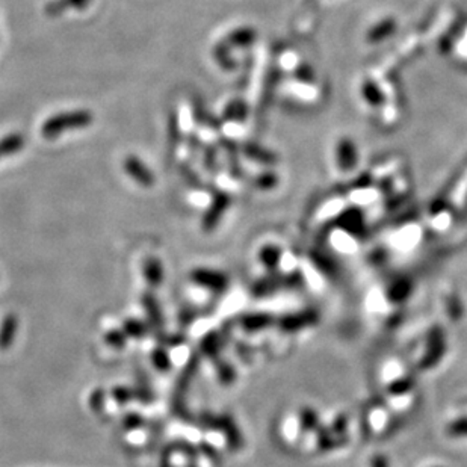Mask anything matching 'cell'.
I'll list each match as a JSON object with an SVG mask.
<instances>
[{
    "label": "cell",
    "mask_w": 467,
    "mask_h": 467,
    "mask_svg": "<svg viewBox=\"0 0 467 467\" xmlns=\"http://www.w3.org/2000/svg\"><path fill=\"white\" fill-rule=\"evenodd\" d=\"M94 117L88 109H76L69 112H61L45 120L41 126V135L45 139H53L62 135L67 130L88 127Z\"/></svg>",
    "instance_id": "1"
},
{
    "label": "cell",
    "mask_w": 467,
    "mask_h": 467,
    "mask_svg": "<svg viewBox=\"0 0 467 467\" xmlns=\"http://www.w3.org/2000/svg\"><path fill=\"white\" fill-rule=\"evenodd\" d=\"M256 40V31L251 27H239V29L229 34L226 38H222L213 49V59L218 62L224 71H231L236 67V62L230 56L231 49L247 48Z\"/></svg>",
    "instance_id": "2"
},
{
    "label": "cell",
    "mask_w": 467,
    "mask_h": 467,
    "mask_svg": "<svg viewBox=\"0 0 467 467\" xmlns=\"http://www.w3.org/2000/svg\"><path fill=\"white\" fill-rule=\"evenodd\" d=\"M199 364H200V359L199 356H191L188 364H186L183 372L180 373V377L179 380H177V386H175V390H174V399H173V408H174V412L177 415H180V416H186V412H185V394H186V390H188L189 385H191V381L195 375V372L199 371Z\"/></svg>",
    "instance_id": "3"
},
{
    "label": "cell",
    "mask_w": 467,
    "mask_h": 467,
    "mask_svg": "<svg viewBox=\"0 0 467 467\" xmlns=\"http://www.w3.org/2000/svg\"><path fill=\"white\" fill-rule=\"evenodd\" d=\"M203 425H206L209 428H215V429H220V431L224 433V436H226L227 438V443H229V447L231 451H238L242 447V443H244V440H242V436L239 433V429L238 426L235 425V422H233V419L230 416H218V417H215L212 415H203Z\"/></svg>",
    "instance_id": "4"
},
{
    "label": "cell",
    "mask_w": 467,
    "mask_h": 467,
    "mask_svg": "<svg viewBox=\"0 0 467 467\" xmlns=\"http://www.w3.org/2000/svg\"><path fill=\"white\" fill-rule=\"evenodd\" d=\"M230 201H231L230 195L226 192H217L213 195L212 204L209 206L208 212L204 213L203 221H201V226L204 231H212L217 229L224 212H226L230 206Z\"/></svg>",
    "instance_id": "5"
},
{
    "label": "cell",
    "mask_w": 467,
    "mask_h": 467,
    "mask_svg": "<svg viewBox=\"0 0 467 467\" xmlns=\"http://www.w3.org/2000/svg\"><path fill=\"white\" fill-rule=\"evenodd\" d=\"M191 277L197 285L206 287V289H210V291H215V292L226 291L229 286V278L222 273H218V271L195 269Z\"/></svg>",
    "instance_id": "6"
},
{
    "label": "cell",
    "mask_w": 467,
    "mask_h": 467,
    "mask_svg": "<svg viewBox=\"0 0 467 467\" xmlns=\"http://www.w3.org/2000/svg\"><path fill=\"white\" fill-rule=\"evenodd\" d=\"M336 161L342 171H351L357 164L356 145L348 138H343L336 145Z\"/></svg>",
    "instance_id": "7"
},
{
    "label": "cell",
    "mask_w": 467,
    "mask_h": 467,
    "mask_svg": "<svg viewBox=\"0 0 467 467\" xmlns=\"http://www.w3.org/2000/svg\"><path fill=\"white\" fill-rule=\"evenodd\" d=\"M124 171L132 177V179L143 185V186H152L155 183V177L153 173L148 170V168L139 161L136 156H129L124 161Z\"/></svg>",
    "instance_id": "8"
},
{
    "label": "cell",
    "mask_w": 467,
    "mask_h": 467,
    "mask_svg": "<svg viewBox=\"0 0 467 467\" xmlns=\"http://www.w3.org/2000/svg\"><path fill=\"white\" fill-rule=\"evenodd\" d=\"M91 2L92 0H50V2L44 6V13L49 17H58L70 11V9L83 11Z\"/></svg>",
    "instance_id": "9"
},
{
    "label": "cell",
    "mask_w": 467,
    "mask_h": 467,
    "mask_svg": "<svg viewBox=\"0 0 467 467\" xmlns=\"http://www.w3.org/2000/svg\"><path fill=\"white\" fill-rule=\"evenodd\" d=\"M443 334L440 330H433L431 334L428 336V345H426V354L424 357V364L425 366H433V364L437 361V359L442 356L443 352Z\"/></svg>",
    "instance_id": "10"
},
{
    "label": "cell",
    "mask_w": 467,
    "mask_h": 467,
    "mask_svg": "<svg viewBox=\"0 0 467 467\" xmlns=\"http://www.w3.org/2000/svg\"><path fill=\"white\" fill-rule=\"evenodd\" d=\"M143 306L145 307L147 310V316H148V322L153 326V329L161 334L162 329H164V317L161 313V307H159L156 298L153 294L147 292L143 295Z\"/></svg>",
    "instance_id": "11"
},
{
    "label": "cell",
    "mask_w": 467,
    "mask_h": 467,
    "mask_svg": "<svg viewBox=\"0 0 467 467\" xmlns=\"http://www.w3.org/2000/svg\"><path fill=\"white\" fill-rule=\"evenodd\" d=\"M18 319L15 315H6L0 325V351H6L15 340Z\"/></svg>",
    "instance_id": "12"
},
{
    "label": "cell",
    "mask_w": 467,
    "mask_h": 467,
    "mask_svg": "<svg viewBox=\"0 0 467 467\" xmlns=\"http://www.w3.org/2000/svg\"><path fill=\"white\" fill-rule=\"evenodd\" d=\"M144 277L152 287H157L161 285L164 280V268L161 260L156 257H148L144 261Z\"/></svg>",
    "instance_id": "13"
},
{
    "label": "cell",
    "mask_w": 467,
    "mask_h": 467,
    "mask_svg": "<svg viewBox=\"0 0 467 467\" xmlns=\"http://www.w3.org/2000/svg\"><path fill=\"white\" fill-rule=\"evenodd\" d=\"M396 29V22L391 20V18H387V20H381L375 26L371 27V31L368 34V40L371 43H378L382 41L387 36L395 32Z\"/></svg>",
    "instance_id": "14"
},
{
    "label": "cell",
    "mask_w": 467,
    "mask_h": 467,
    "mask_svg": "<svg viewBox=\"0 0 467 467\" xmlns=\"http://www.w3.org/2000/svg\"><path fill=\"white\" fill-rule=\"evenodd\" d=\"M242 150H244V155L248 157V159H253V161L259 162V164H266V165H271V164H274L277 161V157L274 156V153H271L268 152L266 148L264 147H260L257 144H245L244 147H242Z\"/></svg>",
    "instance_id": "15"
},
{
    "label": "cell",
    "mask_w": 467,
    "mask_h": 467,
    "mask_svg": "<svg viewBox=\"0 0 467 467\" xmlns=\"http://www.w3.org/2000/svg\"><path fill=\"white\" fill-rule=\"evenodd\" d=\"M273 324V316L266 313H253V315H245L240 319V325L244 326L248 331H257L261 329H266Z\"/></svg>",
    "instance_id": "16"
},
{
    "label": "cell",
    "mask_w": 467,
    "mask_h": 467,
    "mask_svg": "<svg viewBox=\"0 0 467 467\" xmlns=\"http://www.w3.org/2000/svg\"><path fill=\"white\" fill-rule=\"evenodd\" d=\"M200 348L204 356H208L209 359H213V360H218L220 351L222 348L221 336L217 333H209L208 336H204Z\"/></svg>",
    "instance_id": "17"
},
{
    "label": "cell",
    "mask_w": 467,
    "mask_h": 467,
    "mask_svg": "<svg viewBox=\"0 0 467 467\" xmlns=\"http://www.w3.org/2000/svg\"><path fill=\"white\" fill-rule=\"evenodd\" d=\"M24 145V139L20 134L8 135L0 139V159L17 153Z\"/></svg>",
    "instance_id": "18"
},
{
    "label": "cell",
    "mask_w": 467,
    "mask_h": 467,
    "mask_svg": "<svg viewBox=\"0 0 467 467\" xmlns=\"http://www.w3.org/2000/svg\"><path fill=\"white\" fill-rule=\"evenodd\" d=\"M260 261L266 266L268 269H275L280 264V259H282V250L275 245H266L260 250Z\"/></svg>",
    "instance_id": "19"
},
{
    "label": "cell",
    "mask_w": 467,
    "mask_h": 467,
    "mask_svg": "<svg viewBox=\"0 0 467 467\" xmlns=\"http://www.w3.org/2000/svg\"><path fill=\"white\" fill-rule=\"evenodd\" d=\"M247 117V105L242 100L231 101L224 110L222 120L226 121H244Z\"/></svg>",
    "instance_id": "20"
},
{
    "label": "cell",
    "mask_w": 467,
    "mask_h": 467,
    "mask_svg": "<svg viewBox=\"0 0 467 467\" xmlns=\"http://www.w3.org/2000/svg\"><path fill=\"white\" fill-rule=\"evenodd\" d=\"M123 331L127 334V338L144 339L147 333H148V326L144 322L138 321V319H127L124 322V330Z\"/></svg>",
    "instance_id": "21"
},
{
    "label": "cell",
    "mask_w": 467,
    "mask_h": 467,
    "mask_svg": "<svg viewBox=\"0 0 467 467\" xmlns=\"http://www.w3.org/2000/svg\"><path fill=\"white\" fill-rule=\"evenodd\" d=\"M152 360L155 366L161 371V372H166L171 369V359H170V354L166 352V350L164 347H159L153 351L152 354Z\"/></svg>",
    "instance_id": "22"
},
{
    "label": "cell",
    "mask_w": 467,
    "mask_h": 467,
    "mask_svg": "<svg viewBox=\"0 0 467 467\" xmlns=\"http://www.w3.org/2000/svg\"><path fill=\"white\" fill-rule=\"evenodd\" d=\"M363 96L366 99L368 103L373 105V106H378L382 103V92L373 85V83L366 82L363 85Z\"/></svg>",
    "instance_id": "23"
},
{
    "label": "cell",
    "mask_w": 467,
    "mask_h": 467,
    "mask_svg": "<svg viewBox=\"0 0 467 467\" xmlns=\"http://www.w3.org/2000/svg\"><path fill=\"white\" fill-rule=\"evenodd\" d=\"M126 340H127V334L124 331L110 330L105 334V342L115 350H123L126 347Z\"/></svg>",
    "instance_id": "24"
},
{
    "label": "cell",
    "mask_w": 467,
    "mask_h": 467,
    "mask_svg": "<svg viewBox=\"0 0 467 467\" xmlns=\"http://www.w3.org/2000/svg\"><path fill=\"white\" fill-rule=\"evenodd\" d=\"M218 378L222 385L226 386H230L236 378V372L233 369L231 364L226 361H220V359H218Z\"/></svg>",
    "instance_id": "25"
},
{
    "label": "cell",
    "mask_w": 467,
    "mask_h": 467,
    "mask_svg": "<svg viewBox=\"0 0 467 467\" xmlns=\"http://www.w3.org/2000/svg\"><path fill=\"white\" fill-rule=\"evenodd\" d=\"M105 401H106V394H105L103 389L92 390V394L89 396V407H91L92 412H96V413L103 412Z\"/></svg>",
    "instance_id": "26"
},
{
    "label": "cell",
    "mask_w": 467,
    "mask_h": 467,
    "mask_svg": "<svg viewBox=\"0 0 467 467\" xmlns=\"http://www.w3.org/2000/svg\"><path fill=\"white\" fill-rule=\"evenodd\" d=\"M277 175L273 173H264L254 179V185L260 189H271L277 185Z\"/></svg>",
    "instance_id": "27"
},
{
    "label": "cell",
    "mask_w": 467,
    "mask_h": 467,
    "mask_svg": "<svg viewBox=\"0 0 467 467\" xmlns=\"http://www.w3.org/2000/svg\"><path fill=\"white\" fill-rule=\"evenodd\" d=\"M112 398H114L118 404H126L127 401H130L134 398V390H130L127 387H115L112 390Z\"/></svg>",
    "instance_id": "28"
},
{
    "label": "cell",
    "mask_w": 467,
    "mask_h": 467,
    "mask_svg": "<svg viewBox=\"0 0 467 467\" xmlns=\"http://www.w3.org/2000/svg\"><path fill=\"white\" fill-rule=\"evenodd\" d=\"M301 425L304 429H312L317 426V416L310 408H304L301 412Z\"/></svg>",
    "instance_id": "29"
},
{
    "label": "cell",
    "mask_w": 467,
    "mask_h": 467,
    "mask_svg": "<svg viewBox=\"0 0 467 467\" xmlns=\"http://www.w3.org/2000/svg\"><path fill=\"white\" fill-rule=\"evenodd\" d=\"M450 434L455 437H467V417L457 419L450 425Z\"/></svg>",
    "instance_id": "30"
},
{
    "label": "cell",
    "mask_w": 467,
    "mask_h": 467,
    "mask_svg": "<svg viewBox=\"0 0 467 467\" xmlns=\"http://www.w3.org/2000/svg\"><path fill=\"white\" fill-rule=\"evenodd\" d=\"M174 446V450L177 451H180L182 454H185L186 457H189V459H197V455H199V450L195 446H192L189 442H185V440H180V442H177L173 445Z\"/></svg>",
    "instance_id": "31"
},
{
    "label": "cell",
    "mask_w": 467,
    "mask_h": 467,
    "mask_svg": "<svg viewBox=\"0 0 467 467\" xmlns=\"http://www.w3.org/2000/svg\"><path fill=\"white\" fill-rule=\"evenodd\" d=\"M204 166L206 170L210 173H215L218 170L217 168V155H215V150L212 147L206 148V155H204Z\"/></svg>",
    "instance_id": "32"
},
{
    "label": "cell",
    "mask_w": 467,
    "mask_h": 467,
    "mask_svg": "<svg viewBox=\"0 0 467 467\" xmlns=\"http://www.w3.org/2000/svg\"><path fill=\"white\" fill-rule=\"evenodd\" d=\"M124 428L126 429H135V428H139L143 424H144V419L136 415V413H130L124 417Z\"/></svg>",
    "instance_id": "33"
},
{
    "label": "cell",
    "mask_w": 467,
    "mask_h": 467,
    "mask_svg": "<svg viewBox=\"0 0 467 467\" xmlns=\"http://www.w3.org/2000/svg\"><path fill=\"white\" fill-rule=\"evenodd\" d=\"M134 398L139 399L141 401V403H150V401L153 399V395H152V391L148 390L145 386H139L136 389H134Z\"/></svg>",
    "instance_id": "34"
},
{
    "label": "cell",
    "mask_w": 467,
    "mask_h": 467,
    "mask_svg": "<svg viewBox=\"0 0 467 467\" xmlns=\"http://www.w3.org/2000/svg\"><path fill=\"white\" fill-rule=\"evenodd\" d=\"M161 340L168 345V347H177V345L185 343L186 338L183 334H174V336H168V338H161Z\"/></svg>",
    "instance_id": "35"
},
{
    "label": "cell",
    "mask_w": 467,
    "mask_h": 467,
    "mask_svg": "<svg viewBox=\"0 0 467 467\" xmlns=\"http://www.w3.org/2000/svg\"><path fill=\"white\" fill-rule=\"evenodd\" d=\"M174 451V446L173 445H168L164 452H162V457H161V467H174L171 464V454Z\"/></svg>",
    "instance_id": "36"
},
{
    "label": "cell",
    "mask_w": 467,
    "mask_h": 467,
    "mask_svg": "<svg viewBox=\"0 0 467 467\" xmlns=\"http://www.w3.org/2000/svg\"><path fill=\"white\" fill-rule=\"evenodd\" d=\"M371 467H390V466H389V460L385 455L377 454L371 459Z\"/></svg>",
    "instance_id": "37"
},
{
    "label": "cell",
    "mask_w": 467,
    "mask_h": 467,
    "mask_svg": "<svg viewBox=\"0 0 467 467\" xmlns=\"http://www.w3.org/2000/svg\"><path fill=\"white\" fill-rule=\"evenodd\" d=\"M180 171H182V174L186 177V180H188L191 185H194V186H200V182L197 180V175H195L194 173H191V170H189L188 166L182 165Z\"/></svg>",
    "instance_id": "38"
},
{
    "label": "cell",
    "mask_w": 467,
    "mask_h": 467,
    "mask_svg": "<svg viewBox=\"0 0 467 467\" xmlns=\"http://www.w3.org/2000/svg\"><path fill=\"white\" fill-rule=\"evenodd\" d=\"M200 450H201L204 454H206L210 460H213V461H215V460L218 459V451L215 450L213 446H210L209 443H203V445H201V447H200Z\"/></svg>",
    "instance_id": "39"
},
{
    "label": "cell",
    "mask_w": 467,
    "mask_h": 467,
    "mask_svg": "<svg viewBox=\"0 0 467 467\" xmlns=\"http://www.w3.org/2000/svg\"><path fill=\"white\" fill-rule=\"evenodd\" d=\"M177 135H179V126H177V123H175V117H173V120H171V138H173L174 144H177Z\"/></svg>",
    "instance_id": "40"
},
{
    "label": "cell",
    "mask_w": 467,
    "mask_h": 467,
    "mask_svg": "<svg viewBox=\"0 0 467 467\" xmlns=\"http://www.w3.org/2000/svg\"><path fill=\"white\" fill-rule=\"evenodd\" d=\"M186 467H197V464L192 463V464H188V466H186Z\"/></svg>",
    "instance_id": "41"
}]
</instances>
